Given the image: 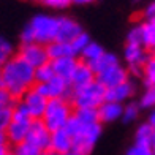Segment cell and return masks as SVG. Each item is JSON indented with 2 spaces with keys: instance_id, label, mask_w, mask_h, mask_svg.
<instances>
[{
  "instance_id": "277c9868",
  "label": "cell",
  "mask_w": 155,
  "mask_h": 155,
  "mask_svg": "<svg viewBox=\"0 0 155 155\" xmlns=\"http://www.w3.org/2000/svg\"><path fill=\"white\" fill-rule=\"evenodd\" d=\"M108 89L100 81H94L78 90H73L71 101L74 108H100L106 101Z\"/></svg>"
},
{
  "instance_id": "d6986e66",
  "label": "cell",
  "mask_w": 155,
  "mask_h": 155,
  "mask_svg": "<svg viewBox=\"0 0 155 155\" xmlns=\"http://www.w3.org/2000/svg\"><path fill=\"white\" fill-rule=\"evenodd\" d=\"M48 55L51 60L62 59V57H76L73 51L71 43H62V41H54V43L48 45Z\"/></svg>"
},
{
  "instance_id": "8fae6325",
  "label": "cell",
  "mask_w": 155,
  "mask_h": 155,
  "mask_svg": "<svg viewBox=\"0 0 155 155\" xmlns=\"http://www.w3.org/2000/svg\"><path fill=\"white\" fill-rule=\"evenodd\" d=\"M82 33V27L76 22L74 19L60 16L59 18V30H57V40L62 43H71L74 38H78Z\"/></svg>"
},
{
  "instance_id": "836d02e7",
  "label": "cell",
  "mask_w": 155,
  "mask_h": 155,
  "mask_svg": "<svg viewBox=\"0 0 155 155\" xmlns=\"http://www.w3.org/2000/svg\"><path fill=\"white\" fill-rule=\"evenodd\" d=\"M15 55H13V46L10 41H6V40H2L0 41V62H2V65L3 63H6L10 59H13Z\"/></svg>"
},
{
  "instance_id": "484cf974",
  "label": "cell",
  "mask_w": 155,
  "mask_h": 155,
  "mask_svg": "<svg viewBox=\"0 0 155 155\" xmlns=\"http://www.w3.org/2000/svg\"><path fill=\"white\" fill-rule=\"evenodd\" d=\"M15 152L16 155H45V152L38 149L35 144L29 143V141H24V143H21L18 146H15Z\"/></svg>"
},
{
  "instance_id": "d590c367",
  "label": "cell",
  "mask_w": 155,
  "mask_h": 155,
  "mask_svg": "<svg viewBox=\"0 0 155 155\" xmlns=\"http://www.w3.org/2000/svg\"><path fill=\"white\" fill-rule=\"evenodd\" d=\"M16 103H18V101L11 97L10 92H6V90L0 89V106H15Z\"/></svg>"
},
{
  "instance_id": "f6af8a7d",
  "label": "cell",
  "mask_w": 155,
  "mask_h": 155,
  "mask_svg": "<svg viewBox=\"0 0 155 155\" xmlns=\"http://www.w3.org/2000/svg\"><path fill=\"white\" fill-rule=\"evenodd\" d=\"M41 2H43V0H41Z\"/></svg>"
},
{
  "instance_id": "e0dca14e",
  "label": "cell",
  "mask_w": 155,
  "mask_h": 155,
  "mask_svg": "<svg viewBox=\"0 0 155 155\" xmlns=\"http://www.w3.org/2000/svg\"><path fill=\"white\" fill-rule=\"evenodd\" d=\"M135 95V84L131 81H125L119 86L108 89L106 94V101H116V103H124L125 100H128Z\"/></svg>"
},
{
  "instance_id": "4fadbf2b",
  "label": "cell",
  "mask_w": 155,
  "mask_h": 155,
  "mask_svg": "<svg viewBox=\"0 0 155 155\" xmlns=\"http://www.w3.org/2000/svg\"><path fill=\"white\" fill-rule=\"evenodd\" d=\"M73 149H74L73 138L65 128H60L57 131L51 133V146H49V152L70 153V152H73Z\"/></svg>"
},
{
  "instance_id": "8d00e7d4",
  "label": "cell",
  "mask_w": 155,
  "mask_h": 155,
  "mask_svg": "<svg viewBox=\"0 0 155 155\" xmlns=\"http://www.w3.org/2000/svg\"><path fill=\"white\" fill-rule=\"evenodd\" d=\"M43 3L51 6V8L62 10V8H67L70 3H73V0H43Z\"/></svg>"
},
{
  "instance_id": "f35d334b",
  "label": "cell",
  "mask_w": 155,
  "mask_h": 155,
  "mask_svg": "<svg viewBox=\"0 0 155 155\" xmlns=\"http://www.w3.org/2000/svg\"><path fill=\"white\" fill-rule=\"evenodd\" d=\"M147 122H149V124L153 127V128H155V108L152 109V112L149 114V120H147Z\"/></svg>"
},
{
  "instance_id": "9c48e42d",
  "label": "cell",
  "mask_w": 155,
  "mask_h": 155,
  "mask_svg": "<svg viewBox=\"0 0 155 155\" xmlns=\"http://www.w3.org/2000/svg\"><path fill=\"white\" fill-rule=\"evenodd\" d=\"M51 133L52 131L45 125V122L41 119H35L25 141L35 144L38 149H41L46 153V152H49V146H51Z\"/></svg>"
},
{
  "instance_id": "d6a6232c",
  "label": "cell",
  "mask_w": 155,
  "mask_h": 155,
  "mask_svg": "<svg viewBox=\"0 0 155 155\" xmlns=\"http://www.w3.org/2000/svg\"><path fill=\"white\" fill-rule=\"evenodd\" d=\"M125 155H153V150H152L150 144H138V143H135L128 150H127Z\"/></svg>"
},
{
  "instance_id": "7bdbcfd3",
  "label": "cell",
  "mask_w": 155,
  "mask_h": 155,
  "mask_svg": "<svg viewBox=\"0 0 155 155\" xmlns=\"http://www.w3.org/2000/svg\"><path fill=\"white\" fill-rule=\"evenodd\" d=\"M150 146H152V150H153V155H155V135H153V139H152Z\"/></svg>"
},
{
  "instance_id": "60d3db41",
  "label": "cell",
  "mask_w": 155,
  "mask_h": 155,
  "mask_svg": "<svg viewBox=\"0 0 155 155\" xmlns=\"http://www.w3.org/2000/svg\"><path fill=\"white\" fill-rule=\"evenodd\" d=\"M92 0H73V3L74 5H87V3H90Z\"/></svg>"
},
{
  "instance_id": "ab89813d",
  "label": "cell",
  "mask_w": 155,
  "mask_h": 155,
  "mask_svg": "<svg viewBox=\"0 0 155 155\" xmlns=\"http://www.w3.org/2000/svg\"><path fill=\"white\" fill-rule=\"evenodd\" d=\"M0 155H16V153H15V152L6 150V149H5V146H2V147H0Z\"/></svg>"
},
{
  "instance_id": "ba28073f",
  "label": "cell",
  "mask_w": 155,
  "mask_h": 155,
  "mask_svg": "<svg viewBox=\"0 0 155 155\" xmlns=\"http://www.w3.org/2000/svg\"><path fill=\"white\" fill-rule=\"evenodd\" d=\"M27 63H30L33 68H38L45 63L51 62L48 55V48L40 43H30V45H22L19 49V54Z\"/></svg>"
},
{
  "instance_id": "5bb4252c",
  "label": "cell",
  "mask_w": 155,
  "mask_h": 155,
  "mask_svg": "<svg viewBox=\"0 0 155 155\" xmlns=\"http://www.w3.org/2000/svg\"><path fill=\"white\" fill-rule=\"evenodd\" d=\"M97 79V74L92 71V68H90L86 62H79L78 63V67L74 70V73L71 76V79H70V84H71V89L73 90H78L84 86H87V84L94 82Z\"/></svg>"
},
{
  "instance_id": "3957f363",
  "label": "cell",
  "mask_w": 155,
  "mask_h": 155,
  "mask_svg": "<svg viewBox=\"0 0 155 155\" xmlns=\"http://www.w3.org/2000/svg\"><path fill=\"white\" fill-rule=\"evenodd\" d=\"M35 119L25 108L22 101H18L15 104V114H13V122L8 125V128L5 130V135L8 138V143L13 146H18L24 143L27 139V135L30 131V127Z\"/></svg>"
},
{
  "instance_id": "e575fe53",
  "label": "cell",
  "mask_w": 155,
  "mask_h": 155,
  "mask_svg": "<svg viewBox=\"0 0 155 155\" xmlns=\"http://www.w3.org/2000/svg\"><path fill=\"white\" fill-rule=\"evenodd\" d=\"M21 43L22 45H30V43H35V37H33V30H32V27L30 24H27L22 32H21Z\"/></svg>"
},
{
  "instance_id": "1f68e13d",
  "label": "cell",
  "mask_w": 155,
  "mask_h": 155,
  "mask_svg": "<svg viewBox=\"0 0 155 155\" xmlns=\"http://www.w3.org/2000/svg\"><path fill=\"white\" fill-rule=\"evenodd\" d=\"M139 103H127L125 104V108H124V120L128 124V122H133L135 119H138L139 116Z\"/></svg>"
},
{
  "instance_id": "f1b7e54d",
  "label": "cell",
  "mask_w": 155,
  "mask_h": 155,
  "mask_svg": "<svg viewBox=\"0 0 155 155\" xmlns=\"http://www.w3.org/2000/svg\"><path fill=\"white\" fill-rule=\"evenodd\" d=\"M13 114H15V106H0V128L2 131H5L13 122Z\"/></svg>"
},
{
  "instance_id": "cb8c5ba5",
  "label": "cell",
  "mask_w": 155,
  "mask_h": 155,
  "mask_svg": "<svg viewBox=\"0 0 155 155\" xmlns=\"http://www.w3.org/2000/svg\"><path fill=\"white\" fill-rule=\"evenodd\" d=\"M74 116L82 124H97L100 122V114L97 108H74Z\"/></svg>"
},
{
  "instance_id": "ffe728a7",
  "label": "cell",
  "mask_w": 155,
  "mask_h": 155,
  "mask_svg": "<svg viewBox=\"0 0 155 155\" xmlns=\"http://www.w3.org/2000/svg\"><path fill=\"white\" fill-rule=\"evenodd\" d=\"M87 65L92 68V71L95 74H100V73L104 71V70H108V68L114 67V65H119V57L112 52H104L100 59L94 60L92 63H87Z\"/></svg>"
},
{
  "instance_id": "603a6c76",
  "label": "cell",
  "mask_w": 155,
  "mask_h": 155,
  "mask_svg": "<svg viewBox=\"0 0 155 155\" xmlns=\"http://www.w3.org/2000/svg\"><path fill=\"white\" fill-rule=\"evenodd\" d=\"M104 54V49L98 45V43H95V41H90L89 43V46L82 51V54L79 55L81 57V60L82 62H86V63H92L94 60H97V59H100L101 55Z\"/></svg>"
},
{
  "instance_id": "4dcf8cb0",
  "label": "cell",
  "mask_w": 155,
  "mask_h": 155,
  "mask_svg": "<svg viewBox=\"0 0 155 155\" xmlns=\"http://www.w3.org/2000/svg\"><path fill=\"white\" fill-rule=\"evenodd\" d=\"M127 43L143 46V27H141V24L133 25L128 30V33H127Z\"/></svg>"
},
{
  "instance_id": "4316f807",
  "label": "cell",
  "mask_w": 155,
  "mask_h": 155,
  "mask_svg": "<svg viewBox=\"0 0 155 155\" xmlns=\"http://www.w3.org/2000/svg\"><path fill=\"white\" fill-rule=\"evenodd\" d=\"M139 106H141V109L155 108V86H147L144 94L139 98Z\"/></svg>"
},
{
  "instance_id": "52a82bcc",
  "label": "cell",
  "mask_w": 155,
  "mask_h": 155,
  "mask_svg": "<svg viewBox=\"0 0 155 155\" xmlns=\"http://www.w3.org/2000/svg\"><path fill=\"white\" fill-rule=\"evenodd\" d=\"M147 49L141 45H130L127 43L124 49V59L128 63L130 70L135 74L143 73V67L147 63V60L150 59V55H147Z\"/></svg>"
},
{
  "instance_id": "7402d4cb",
  "label": "cell",
  "mask_w": 155,
  "mask_h": 155,
  "mask_svg": "<svg viewBox=\"0 0 155 155\" xmlns=\"http://www.w3.org/2000/svg\"><path fill=\"white\" fill-rule=\"evenodd\" d=\"M153 135H155V128L149 122L141 124L136 128V133H135V143H138V144H150L152 139H153Z\"/></svg>"
},
{
  "instance_id": "30bf717a",
  "label": "cell",
  "mask_w": 155,
  "mask_h": 155,
  "mask_svg": "<svg viewBox=\"0 0 155 155\" xmlns=\"http://www.w3.org/2000/svg\"><path fill=\"white\" fill-rule=\"evenodd\" d=\"M21 101L25 104V108L29 109V112L32 114L33 119H43L46 108H48V103H49V98L38 94L37 90L32 87L29 92L24 95V98Z\"/></svg>"
},
{
  "instance_id": "83f0119b",
  "label": "cell",
  "mask_w": 155,
  "mask_h": 155,
  "mask_svg": "<svg viewBox=\"0 0 155 155\" xmlns=\"http://www.w3.org/2000/svg\"><path fill=\"white\" fill-rule=\"evenodd\" d=\"M143 76H144L146 86H155V57L153 55L143 67Z\"/></svg>"
},
{
  "instance_id": "7c38bea8",
  "label": "cell",
  "mask_w": 155,
  "mask_h": 155,
  "mask_svg": "<svg viewBox=\"0 0 155 155\" xmlns=\"http://www.w3.org/2000/svg\"><path fill=\"white\" fill-rule=\"evenodd\" d=\"M97 81H100L106 89H112L119 86V84L128 81V71L119 63V65H114L108 70H104L103 73L97 74Z\"/></svg>"
},
{
  "instance_id": "ac0fdd59",
  "label": "cell",
  "mask_w": 155,
  "mask_h": 155,
  "mask_svg": "<svg viewBox=\"0 0 155 155\" xmlns=\"http://www.w3.org/2000/svg\"><path fill=\"white\" fill-rule=\"evenodd\" d=\"M51 63H52V68L55 71V76H60L63 79L70 81L79 62L76 60V57H62V59L51 60Z\"/></svg>"
},
{
  "instance_id": "f546056e",
  "label": "cell",
  "mask_w": 155,
  "mask_h": 155,
  "mask_svg": "<svg viewBox=\"0 0 155 155\" xmlns=\"http://www.w3.org/2000/svg\"><path fill=\"white\" fill-rule=\"evenodd\" d=\"M90 41H92V40H90V37H89L86 32H82L79 37L74 38V40L71 41V46H73V51H74V54H76V57L82 54V51L89 46Z\"/></svg>"
},
{
  "instance_id": "74e56055",
  "label": "cell",
  "mask_w": 155,
  "mask_h": 155,
  "mask_svg": "<svg viewBox=\"0 0 155 155\" xmlns=\"http://www.w3.org/2000/svg\"><path fill=\"white\" fill-rule=\"evenodd\" d=\"M144 18L146 21H155V2L147 5V8L144 10Z\"/></svg>"
},
{
  "instance_id": "44dd1931",
  "label": "cell",
  "mask_w": 155,
  "mask_h": 155,
  "mask_svg": "<svg viewBox=\"0 0 155 155\" xmlns=\"http://www.w3.org/2000/svg\"><path fill=\"white\" fill-rule=\"evenodd\" d=\"M141 27H143V46L147 51H155V21H144Z\"/></svg>"
},
{
  "instance_id": "9a60e30c",
  "label": "cell",
  "mask_w": 155,
  "mask_h": 155,
  "mask_svg": "<svg viewBox=\"0 0 155 155\" xmlns=\"http://www.w3.org/2000/svg\"><path fill=\"white\" fill-rule=\"evenodd\" d=\"M48 86V94H49V100L51 98H65V100H71V84L70 81L63 79L60 76H54L49 82H46Z\"/></svg>"
},
{
  "instance_id": "ee69618b",
  "label": "cell",
  "mask_w": 155,
  "mask_h": 155,
  "mask_svg": "<svg viewBox=\"0 0 155 155\" xmlns=\"http://www.w3.org/2000/svg\"><path fill=\"white\" fill-rule=\"evenodd\" d=\"M153 57H155V51H153Z\"/></svg>"
},
{
  "instance_id": "5b68a950",
  "label": "cell",
  "mask_w": 155,
  "mask_h": 155,
  "mask_svg": "<svg viewBox=\"0 0 155 155\" xmlns=\"http://www.w3.org/2000/svg\"><path fill=\"white\" fill-rule=\"evenodd\" d=\"M73 112L74 111H71V104L68 103V100H65V98H51L41 120L45 122V125L51 131H57L60 128H65Z\"/></svg>"
},
{
  "instance_id": "8992f818",
  "label": "cell",
  "mask_w": 155,
  "mask_h": 155,
  "mask_svg": "<svg viewBox=\"0 0 155 155\" xmlns=\"http://www.w3.org/2000/svg\"><path fill=\"white\" fill-rule=\"evenodd\" d=\"M30 27L33 30L35 43L40 45H51L57 40V30H59V18L49 16V15H37L30 21Z\"/></svg>"
},
{
  "instance_id": "2e32d148",
  "label": "cell",
  "mask_w": 155,
  "mask_h": 155,
  "mask_svg": "<svg viewBox=\"0 0 155 155\" xmlns=\"http://www.w3.org/2000/svg\"><path fill=\"white\" fill-rule=\"evenodd\" d=\"M124 104L116 103V101H104L100 108H98V114H100V122L101 124H109L114 122L117 119L124 117Z\"/></svg>"
},
{
  "instance_id": "d4e9b609",
  "label": "cell",
  "mask_w": 155,
  "mask_h": 155,
  "mask_svg": "<svg viewBox=\"0 0 155 155\" xmlns=\"http://www.w3.org/2000/svg\"><path fill=\"white\" fill-rule=\"evenodd\" d=\"M54 76H55V71H54L51 62H48V63H45V65L35 68V81H37V82L46 84V82L51 81Z\"/></svg>"
},
{
  "instance_id": "7a4b0ae2",
  "label": "cell",
  "mask_w": 155,
  "mask_h": 155,
  "mask_svg": "<svg viewBox=\"0 0 155 155\" xmlns=\"http://www.w3.org/2000/svg\"><path fill=\"white\" fill-rule=\"evenodd\" d=\"M65 130L73 138V143H74L73 150L81 155H90V152L94 150V146L101 136V122L82 124L73 112L68 124L65 125Z\"/></svg>"
},
{
  "instance_id": "6da1fadb",
  "label": "cell",
  "mask_w": 155,
  "mask_h": 155,
  "mask_svg": "<svg viewBox=\"0 0 155 155\" xmlns=\"http://www.w3.org/2000/svg\"><path fill=\"white\" fill-rule=\"evenodd\" d=\"M35 68L21 55H15L2 65L0 89L10 92L15 100H22L24 95L35 86Z\"/></svg>"
},
{
  "instance_id": "b9f144b4",
  "label": "cell",
  "mask_w": 155,
  "mask_h": 155,
  "mask_svg": "<svg viewBox=\"0 0 155 155\" xmlns=\"http://www.w3.org/2000/svg\"><path fill=\"white\" fill-rule=\"evenodd\" d=\"M45 155H70V153H55V152H46Z\"/></svg>"
}]
</instances>
